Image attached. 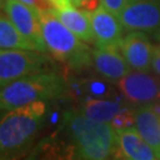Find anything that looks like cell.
Instances as JSON below:
<instances>
[{"mask_svg": "<svg viewBox=\"0 0 160 160\" xmlns=\"http://www.w3.org/2000/svg\"><path fill=\"white\" fill-rule=\"evenodd\" d=\"M132 0H101V4H102L107 10L114 13L115 16H120V13L126 7Z\"/></svg>", "mask_w": 160, "mask_h": 160, "instance_id": "obj_19", "label": "cell"}, {"mask_svg": "<svg viewBox=\"0 0 160 160\" xmlns=\"http://www.w3.org/2000/svg\"><path fill=\"white\" fill-rule=\"evenodd\" d=\"M52 8V7H51ZM59 20L71 30L80 39L86 43L95 44V36L92 31V22L87 11H80L76 6H68L64 8H52Z\"/></svg>", "mask_w": 160, "mask_h": 160, "instance_id": "obj_14", "label": "cell"}, {"mask_svg": "<svg viewBox=\"0 0 160 160\" xmlns=\"http://www.w3.org/2000/svg\"><path fill=\"white\" fill-rule=\"evenodd\" d=\"M135 127L142 139L160 157V118L151 108V104L138 107L134 112Z\"/></svg>", "mask_w": 160, "mask_h": 160, "instance_id": "obj_13", "label": "cell"}, {"mask_svg": "<svg viewBox=\"0 0 160 160\" xmlns=\"http://www.w3.org/2000/svg\"><path fill=\"white\" fill-rule=\"evenodd\" d=\"M30 6H37L39 8H51V5L48 0H19Z\"/></svg>", "mask_w": 160, "mask_h": 160, "instance_id": "obj_22", "label": "cell"}, {"mask_svg": "<svg viewBox=\"0 0 160 160\" xmlns=\"http://www.w3.org/2000/svg\"><path fill=\"white\" fill-rule=\"evenodd\" d=\"M36 160H80L76 146L70 139L51 135L36 149Z\"/></svg>", "mask_w": 160, "mask_h": 160, "instance_id": "obj_15", "label": "cell"}, {"mask_svg": "<svg viewBox=\"0 0 160 160\" xmlns=\"http://www.w3.org/2000/svg\"><path fill=\"white\" fill-rule=\"evenodd\" d=\"M0 48L1 50H37V46L29 38L22 34L8 17L4 14V12L0 17Z\"/></svg>", "mask_w": 160, "mask_h": 160, "instance_id": "obj_16", "label": "cell"}, {"mask_svg": "<svg viewBox=\"0 0 160 160\" xmlns=\"http://www.w3.org/2000/svg\"><path fill=\"white\" fill-rule=\"evenodd\" d=\"M40 24L48 51L57 61L74 70L92 64V51L64 25L52 8H40Z\"/></svg>", "mask_w": 160, "mask_h": 160, "instance_id": "obj_2", "label": "cell"}, {"mask_svg": "<svg viewBox=\"0 0 160 160\" xmlns=\"http://www.w3.org/2000/svg\"><path fill=\"white\" fill-rule=\"evenodd\" d=\"M120 103L109 100H89L81 106L78 113L97 122H112L121 112Z\"/></svg>", "mask_w": 160, "mask_h": 160, "instance_id": "obj_17", "label": "cell"}, {"mask_svg": "<svg viewBox=\"0 0 160 160\" xmlns=\"http://www.w3.org/2000/svg\"><path fill=\"white\" fill-rule=\"evenodd\" d=\"M72 2L76 7L84 8L87 12L95 11L100 6L98 5V0H72Z\"/></svg>", "mask_w": 160, "mask_h": 160, "instance_id": "obj_20", "label": "cell"}, {"mask_svg": "<svg viewBox=\"0 0 160 160\" xmlns=\"http://www.w3.org/2000/svg\"><path fill=\"white\" fill-rule=\"evenodd\" d=\"M2 160H4V159H2Z\"/></svg>", "mask_w": 160, "mask_h": 160, "instance_id": "obj_28", "label": "cell"}, {"mask_svg": "<svg viewBox=\"0 0 160 160\" xmlns=\"http://www.w3.org/2000/svg\"><path fill=\"white\" fill-rule=\"evenodd\" d=\"M116 141L125 160H157L153 148L134 128L116 131Z\"/></svg>", "mask_w": 160, "mask_h": 160, "instance_id": "obj_12", "label": "cell"}, {"mask_svg": "<svg viewBox=\"0 0 160 160\" xmlns=\"http://www.w3.org/2000/svg\"><path fill=\"white\" fill-rule=\"evenodd\" d=\"M46 110V102L39 101L2 113L0 122L1 152L14 151L28 142L43 126Z\"/></svg>", "mask_w": 160, "mask_h": 160, "instance_id": "obj_4", "label": "cell"}, {"mask_svg": "<svg viewBox=\"0 0 160 160\" xmlns=\"http://www.w3.org/2000/svg\"><path fill=\"white\" fill-rule=\"evenodd\" d=\"M50 2L52 8H64V7H68V6H72L74 2L72 0H48ZM75 6V5H74Z\"/></svg>", "mask_w": 160, "mask_h": 160, "instance_id": "obj_23", "label": "cell"}, {"mask_svg": "<svg viewBox=\"0 0 160 160\" xmlns=\"http://www.w3.org/2000/svg\"><path fill=\"white\" fill-rule=\"evenodd\" d=\"M152 70L160 76V45L154 46L153 58H152Z\"/></svg>", "mask_w": 160, "mask_h": 160, "instance_id": "obj_21", "label": "cell"}, {"mask_svg": "<svg viewBox=\"0 0 160 160\" xmlns=\"http://www.w3.org/2000/svg\"><path fill=\"white\" fill-rule=\"evenodd\" d=\"M119 88L128 101L133 103H148L159 97V84L146 71L129 72L118 82Z\"/></svg>", "mask_w": 160, "mask_h": 160, "instance_id": "obj_10", "label": "cell"}, {"mask_svg": "<svg viewBox=\"0 0 160 160\" xmlns=\"http://www.w3.org/2000/svg\"><path fill=\"white\" fill-rule=\"evenodd\" d=\"M51 65V59L45 52L37 50H1L0 52V84L1 88L12 81L29 75L45 72Z\"/></svg>", "mask_w": 160, "mask_h": 160, "instance_id": "obj_5", "label": "cell"}, {"mask_svg": "<svg viewBox=\"0 0 160 160\" xmlns=\"http://www.w3.org/2000/svg\"><path fill=\"white\" fill-rule=\"evenodd\" d=\"M92 64L98 74L112 81H119L131 72L120 46L96 48L92 51Z\"/></svg>", "mask_w": 160, "mask_h": 160, "instance_id": "obj_11", "label": "cell"}, {"mask_svg": "<svg viewBox=\"0 0 160 160\" xmlns=\"http://www.w3.org/2000/svg\"><path fill=\"white\" fill-rule=\"evenodd\" d=\"M120 50L129 67L137 71L152 69L154 48L142 31H131L120 43Z\"/></svg>", "mask_w": 160, "mask_h": 160, "instance_id": "obj_9", "label": "cell"}, {"mask_svg": "<svg viewBox=\"0 0 160 160\" xmlns=\"http://www.w3.org/2000/svg\"><path fill=\"white\" fill-rule=\"evenodd\" d=\"M159 98H160V84H159Z\"/></svg>", "mask_w": 160, "mask_h": 160, "instance_id": "obj_26", "label": "cell"}, {"mask_svg": "<svg viewBox=\"0 0 160 160\" xmlns=\"http://www.w3.org/2000/svg\"><path fill=\"white\" fill-rule=\"evenodd\" d=\"M158 159H159V160H160V157H159V158H158Z\"/></svg>", "mask_w": 160, "mask_h": 160, "instance_id": "obj_27", "label": "cell"}, {"mask_svg": "<svg viewBox=\"0 0 160 160\" xmlns=\"http://www.w3.org/2000/svg\"><path fill=\"white\" fill-rule=\"evenodd\" d=\"M1 6L12 24L37 46L38 51H48L42 32L39 7L30 6L19 0H1Z\"/></svg>", "mask_w": 160, "mask_h": 160, "instance_id": "obj_6", "label": "cell"}, {"mask_svg": "<svg viewBox=\"0 0 160 160\" xmlns=\"http://www.w3.org/2000/svg\"><path fill=\"white\" fill-rule=\"evenodd\" d=\"M89 90L95 94V95H100L104 92V86H103L101 82H92L89 86Z\"/></svg>", "mask_w": 160, "mask_h": 160, "instance_id": "obj_24", "label": "cell"}, {"mask_svg": "<svg viewBox=\"0 0 160 160\" xmlns=\"http://www.w3.org/2000/svg\"><path fill=\"white\" fill-rule=\"evenodd\" d=\"M61 129L76 146L80 160H106L116 141L112 125L92 121L72 109L63 114Z\"/></svg>", "mask_w": 160, "mask_h": 160, "instance_id": "obj_1", "label": "cell"}, {"mask_svg": "<svg viewBox=\"0 0 160 160\" xmlns=\"http://www.w3.org/2000/svg\"><path fill=\"white\" fill-rule=\"evenodd\" d=\"M119 18L128 31L160 32V0H132Z\"/></svg>", "mask_w": 160, "mask_h": 160, "instance_id": "obj_7", "label": "cell"}, {"mask_svg": "<svg viewBox=\"0 0 160 160\" xmlns=\"http://www.w3.org/2000/svg\"><path fill=\"white\" fill-rule=\"evenodd\" d=\"M95 36V46H120L123 33V25L120 18L101 5L95 11L88 12Z\"/></svg>", "mask_w": 160, "mask_h": 160, "instance_id": "obj_8", "label": "cell"}, {"mask_svg": "<svg viewBox=\"0 0 160 160\" xmlns=\"http://www.w3.org/2000/svg\"><path fill=\"white\" fill-rule=\"evenodd\" d=\"M133 123H135V118H134V113H132L131 110L125 109L121 110L119 114L115 116L112 120L110 125L114 128L115 131H121V129H126V128H131Z\"/></svg>", "mask_w": 160, "mask_h": 160, "instance_id": "obj_18", "label": "cell"}, {"mask_svg": "<svg viewBox=\"0 0 160 160\" xmlns=\"http://www.w3.org/2000/svg\"><path fill=\"white\" fill-rule=\"evenodd\" d=\"M151 108H152V110H153L155 114H157L160 118V102L159 103H153V104H151Z\"/></svg>", "mask_w": 160, "mask_h": 160, "instance_id": "obj_25", "label": "cell"}, {"mask_svg": "<svg viewBox=\"0 0 160 160\" xmlns=\"http://www.w3.org/2000/svg\"><path fill=\"white\" fill-rule=\"evenodd\" d=\"M67 90V83L61 75L39 72L29 75L1 88L0 108L5 113L25 104L59 98Z\"/></svg>", "mask_w": 160, "mask_h": 160, "instance_id": "obj_3", "label": "cell"}]
</instances>
